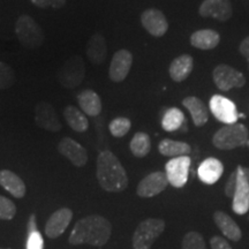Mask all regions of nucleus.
Wrapping results in <instances>:
<instances>
[{
  "instance_id": "obj_30",
  "label": "nucleus",
  "mask_w": 249,
  "mask_h": 249,
  "mask_svg": "<svg viewBox=\"0 0 249 249\" xmlns=\"http://www.w3.org/2000/svg\"><path fill=\"white\" fill-rule=\"evenodd\" d=\"M130 126H132V123L128 118L118 117L111 121L108 124V129L114 138H123L129 132Z\"/></svg>"
},
{
  "instance_id": "obj_16",
  "label": "nucleus",
  "mask_w": 249,
  "mask_h": 249,
  "mask_svg": "<svg viewBox=\"0 0 249 249\" xmlns=\"http://www.w3.org/2000/svg\"><path fill=\"white\" fill-rule=\"evenodd\" d=\"M58 151L76 167H83L88 161V151L86 148L71 138H64L59 142Z\"/></svg>"
},
{
  "instance_id": "obj_35",
  "label": "nucleus",
  "mask_w": 249,
  "mask_h": 249,
  "mask_svg": "<svg viewBox=\"0 0 249 249\" xmlns=\"http://www.w3.org/2000/svg\"><path fill=\"white\" fill-rule=\"evenodd\" d=\"M27 249H43V239L39 232H30L29 236H28Z\"/></svg>"
},
{
  "instance_id": "obj_26",
  "label": "nucleus",
  "mask_w": 249,
  "mask_h": 249,
  "mask_svg": "<svg viewBox=\"0 0 249 249\" xmlns=\"http://www.w3.org/2000/svg\"><path fill=\"white\" fill-rule=\"evenodd\" d=\"M64 117L66 119L68 126L77 133H85L89 128V120L82 111L79 108L68 105L64 110Z\"/></svg>"
},
{
  "instance_id": "obj_31",
  "label": "nucleus",
  "mask_w": 249,
  "mask_h": 249,
  "mask_svg": "<svg viewBox=\"0 0 249 249\" xmlns=\"http://www.w3.org/2000/svg\"><path fill=\"white\" fill-rule=\"evenodd\" d=\"M182 249H207L205 241L198 232H188L183 236Z\"/></svg>"
},
{
  "instance_id": "obj_37",
  "label": "nucleus",
  "mask_w": 249,
  "mask_h": 249,
  "mask_svg": "<svg viewBox=\"0 0 249 249\" xmlns=\"http://www.w3.org/2000/svg\"><path fill=\"white\" fill-rule=\"evenodd\" d=\"M210 246L211 249H232L226 239L222 238V236H213L210 239Z\"/></svg>"
},
{
  "instance_id": "obj_27",
  "label": "nucleus",
  "mask_w": 249,
  "mask_h": 249,
  "mask_svg": "<svg viewBox=\"0 0 249 249\" xmlns=\"http://www.w3.org/2000/svg\"><path fill=\"white\" fill-rule=\"evenodd\" d=\"M158 150L163 156L166 157H180V156H188L191 154L192 148L188 143L174 141V140L165 139L160 141V145H158Z\"/></svg>"
},
{
  "instance_id": "obj_2",
  "label": "nucleus",
  "mask_w": 249,
  "mask_h": 249,
  "mask_svg": "<svg viewBox=\"0 0 249 249\" xmlns=\"http://www.w3.org/2000/svg\"><path fill=\"white\" fill-rule=\"evenodd\" d=\"M96 176L99 186L108 193H120L128 186V176L118 157L110 150H103L97 157Z\"/></svg>"
},
{
  "instance_id": "obj_32",
  "label": "nucleus",
  "mask_w": 249,
  "mask_h": 249,
  "mask_svg": "<svg viewBox=\"0 0 249 249\" xmlns=\"http://www.w3.org/2000/svg\"><path fill=\"white\" fill-rule=\"evenodd\" d=\"M15 74L13 68L4 61H0V90L8 89L14 85Z\"/></svg>"
},
{
  "instance_id": "obj_33",
  "label": "nucleus",
  "mask_w": 249,
  "mask_h": 249,
  "mask_svg": "<svg viewBox=\"0 0 249 249\" xmlns=\"http://www.w3.org/2000/svg\"><path fill=\"white\" fill-rule=\"evenodd\" d=\"M17 214V205L9 198L0 195V220H12Z\"/></svg>"
},
{
  "instance_id": "obj_20",
  "label": "nucleus",
  "mask_w": 249,
  "mask_h": 249,
  "mask_svg": "<svg viewBox=\"0 0 249 249\" xmlns=\"http://www.w3.org/2000/svg\"><path fill=\"white\" fill-rule=\"evenodd\" d=\"M0 186L15 198H22L27 193L23 180L9 170H0Z\"/></svg>"
},
{
  "instance_id": "obj_8",
  "label": "nucleus",
  "mask_w": 249,
  "mask_h": 249,
  "mask_svg": "<svg viewBox=\"0 0 249 249\" xmlns=\"http://www.w3.org/2000/svg\"><path fill=\"white\" fill-rule=\"evenodd\" d=\"M213 77L217 88L223 91H229L234 88H242L246 85V77L244 74L229 65L217 66L213 70Z\"/></svg>"
},
{
  "instance_id": "obj_17",
  "label": "nucleus",
  "mask_w": 249,
  "mask_h": 249,
  "mask_svg": "<svg viewBox=\"0 0 249 249\" xmlns=\"http://www.w3.org/2000/svg\"><path fill=\"white\" fill-rule=\"evenodd\" d=\"M198 13L204 18H213L220 22H225L231 18L233 9L230 0H204Z\"/></svg>"
},
{
  "instance_id": "obj_1",
  "label": "nucleus",
  "mask_w": 249,
  "mask_h": 249,
  "mask_svg": "<svg viewBox=\"0 0 249 249\" xmlns=\"http://www.w3.org/2000/svg\"><path fill=\"white\" fill-rule=\"evenodd\" d=\"M112 234L110 220L99 214H91L77 220L68 241L71 245H90L103 247L107 244Z\"/></svg>"
},
{
  "instance_id": "obj_19",
  "label": "nucleus",
  "mask_w": 249,
  "mask_h": 249,
  "mask_svg": "<svg viewBox=\"0 0 249 249\" xmlns=\"http://www.w3.org/2000/svg\"><path fill=\"white\" fill-rule=\"evenodd\" d=\"M87 57L93 65L104 64L107 57V40L102 34H93L87 44Z\"/></svg>"
},
{
  "instance_id": "obj_11",
  "label": "nucleus",
  "mask_w": 249,
  "mask_h": 249,
  "mask_svg": "<svg viewBox=\"0 0 249 249\" xmlns=\"http://www.w3.org/2000/svg\"><path fill=\"white\" fill-rule=\"evenodd\" d=\"M167 185H169V180L166 178V174L165 172L157 171V172L148 174L140 181L138 188H136V194L143 198L154 197L164 192Z\"/></svg>"
},
{
  "instance_id": "obj_12",
  "label": "nucleus",
  "mask_w": 249,
  "mask_h": 249,
  "mask_svg": "<svg viewBox=\"0 0 249 249\" xmlns=\"http://www.w3.org/2000/svg\"><path fill=\"white\" fill-rule=\"evenodd\" d=\"M35 123L39 128L49 132H59L62 128L53 105L49 102H39L35 107Z\"/></svg>"
},
{
  "instance_id": "obj_29",
  "label": "nucleus",
  "mask_w": 249,
  "mask_h": 249,
  "mask_svg": "<svg viewBox=\"0 0 249 249\" xmlns=\"http://www.w3.org/2000/svg\"><path fill=\"white\" fill-rule=\"evenodd\" d=\"M185 123V114L177 107H171L164 113L161 119V127L166 132H176Z\"/></svg>"
},
{
  "instance_id": "obj_21",
  "label": "nucleus",
  "mask_w": 249,
  "mask_h": 249,
  "mask_svg": "<svg viewBox=\"0 0 249 249\" xmlns=\"http://www.w3.org/2000/svg\"><path fill=\"white\" fill-rule=\"evenodd\" d=\"M77 103L81 110L89 117H97L102 112V99L96 91L87 89L77 95Z\"/></svg>"
},
{
  "instance_id": "obj_5",
  "label": "nucleus",
  "mask_w": 249,
  "mask_h": 249,
  "mask_svg": "<svg viewBox=\"0 0 249 249\" xmlns=\"http://www.w3.org/2000/svg\"><path fill=\"white\" fill-rule=\"evenodd\" d=\"M166 224L160 218H148L136 227L133 234V249H150L164 232Z\"/></svg>"
},
{
  "instance_id": "obj_13",
  "label": "nucleus",
  "mask_w": 249,
  "mask_h": 249,
  "mask_svg": "<svg viewBox=\"0 0 249 249\" xmlns=\"http://www.w3.org/2000/svg\"><path fill=\"white\" fill-rule=\"evenodd\" d=\"M133 64V55L128 50H119L116 52L111 60L110 68H108V77L113 82L119 83L128 76L130 68Z\"/></svg>"
},
{
  "instance_id": "obj_3",
  "label": "nucleus",
  "mask_w": 249,
  "mask_h": 249,
  "mask_svg": "<svg viewBox=\"0 0 249 249\" xmlns=\"http://www.w3.org/2000/svg\"><path fill=\"white\" fill-rule=\"evenodd\" d=\"M15 35L24 48L35 50L43 45L45 35L39 24L29 15H21L15 23Z\"/></svg>"
},
{
  "instance_id": "obj_14",
  "label": "nucleus",
  "mask_w": 249,
  "mask_h": 249,
  "mask_svg": "<svg viewBox=\"0 0 249 249\" xmlns=\"http://www.w3.org/2000/svg\"><path fill=\"white\" fill-rule=\"evenodd\" d=\"M71 219L73 211L70 208H60L50 216L45 224V234L50 239H57L67 230Z\"/></svg>"
},
{
  "instance_id": "obj_4",
  "label": "nucleus",
  "mask_w": 249,
  "mask_h": 249,
  "mask_svg": "<svg viewBox=\"0 0 249 249\" xmlns=\"http://www.w3.org/2000/svg\"><path fill=\"white\" fill-rule=\"evenodd\" d=\"M248 142V129L242 124H226L218 129L213 138V143L220 150H232L242 147Z\"/></svg>"
},
{
  "instance_id": "obj_18",
  "label": "nucleus",
  "mask_w": 249,
  "mask_h": 249,
  "mask_svg": "<svg viewBox=\"0 0 249 249\" xmlns=\"http://www.w3.org/2000/svg\"><path fill=\"white\" fill-rule=\"evenodd\" d=\"M224 172V165L217 158L210 157L204 160L200 164L197 170L198 178L205 185H213L222 178Z\"/></svg>"
},
{
  "instance_id": "obj_36",
  "label": "nucleus",
  "mask_w": 249,
  "mask_h": 249,
  "mask_svg": "<svg viewBox=\"0 0 249 249\" xmlns=\"http://www.w3.org/2000/svg\"><path fill=\"white\" fill-rule=\"evenodd\" d=\"M236 188V170L233 172L231 176H230L229 180H227L226 185H225V195L229 198H232L233 195H234Z\"/></svg>"
},
{
  "instance_id": "obj_34",
  "label": "nucleus",
  "mask_w": 249,
  "mask_h": 249,
  "mask_svg": "<svg viewBox=\"0 0 249 249\" xmlns=\"http://www.w3.org/2000/svg\"><path fill=\"white\" fill-rule=\"evenodd\" d=\"M30 1L39 8L60 9L66 5V0H30Z\"/></svg>"
},
{
  "instance_id": "obj_10",
  "label": "nucleus",
  "mask_w": 249,
  "mask_h": 249,
  "mask_svg": "<svg viewBox=\"0 0 249 249\" xmlns=\"http://www.w3.org/2000/svg\"><path fill=\"white\" fill-rule=\"evenodd\" d=\"M209 107L213 117L225 124H236L239 119L234 103L222 95H213L210 99Z\"/></svg>"
},
{
  "instance_id": "obj_39",
  "label": "nucleus",
  "mask_w": 249,
  "mask_h": 249,
  "mask_svg": "<svg viewBox=\"0 0 249 249\" xmlns=\"http://www.w3.org/2000/svg\"><path fill=\"white\" fill-rule=\"evenodd\" d=\"M0 249H9V248H0Z\"/></svg>"
},
{
  "instance_id": "obj_22",
  "label": "nucleus",
  "mask_w": 249,
  "mask_h": 249,
  "mask_svg": "<svg viewBox=\"0 0 249 249\" xmlns=\"http://www.w3.org/2000/svg\"><path fill=\"white\" fill-rule=\"evenodd\" d=\"M213 220L216 223L218 229L222 231L224 235L230 240L238 242L241 239L242 233L240 227L238 226L234 220L232 219L231 216L223 213V211H216L213 213Z\"/></svg>"
},
{
  "instance_id": "obj_15",
  "label": "nucleus",
  "mask_w": 249,
  "mask_h": 249,
  "mask_svg": "<svg viewBox=\"0 0 249 249\" xmlns=\"http://www.w3.org/2000/svg\"><path fill=\"white\" fill-rule=\"evenodd\" d=\"M141 23L143 28L154 37H161L169 29V22L164 13L160 9H145L141 15Z\"/></svg>"
},
{
  "instance_id": "obj_7",
  "label": "nucleus",
  "mask_w": 249,
  "mask_h": 249,
  "mask_svg": "<svg viewBox=\"0 0 249 249\" xmlns=\"http://www.w3.org/2000/svg\"><path fill=\"white\" fill-rule=\"evenodd\" d=\"M232 209L236 214H245L249 210V169L238 166L236 188L232 197Z\"/></svg>"
},
{
  "instance_id": "obj_23",
  "label": "nucleus",
  "mask_w": 249,
  "mask_h": 249,
  "mask_svg": "<svg viewBox=\"0 0 249 249\" xmlns=\"http://www.w3.org/2000/svg\"><path fill=\"white\" fill-rule=\"evenodd\" d=\"M194 67V59L189 54H182L171 62L169 71L171 79L176 82H181L191 75Z\"/></svg>"
},
{
  "instance_id": "obj_24",
  "label": "nucleus",
  "mask_w": 249,
  "mask_h": 249,
  "mask_svg": "<svg viewBox=\"0 0 249 249\" xmlns=\"http://www.w3.org/2000/svg\"><path fill=\"white\" fill-rule=\"evenodd\" d=\"M182 105L189 111L195 126L201 127L208 123V120H209V110L200 98L193 97V96L186 97L182 101Z\"/></svg>"
},
{
  "instance_id": "obj_9",
  "label": "nucleus",
  "mask_w": 249,
  "mask_h": 249,
  "mask_svg": "<svg viewBox=\"0 0 249 249\" xmlns=\"http://www.w3.org/2000/svg\"><path fill=\"white\" fill-rule=\"evenodd\" d=\"M191 157L180 156L172 158L165 165V174L171 186L176 188H182L187 183L191 167Z\"/></svg>"
},
{
  "instance_id": "obj_25",
  "label": "nucleus",
  "mask_w": 249,
  "mask_h": 249,
  "mask_svg": "<svg viewBox=\"0 0 249 249\" xmlns=\"http://www.w3.org/2000/svg\"><path fill=\"white\" fill-rule=\"evenodd\" d=\"M219 34L211 29L197 30L191 36V44L200 50H213L219 44Z\"/></svg>"
},
{
  "instance_id": "obj_38",
  "label": "nucleus",
  "mask_w": 249,
  "mask_h": 249,
  "mask_svg": "<svg viewBox=\"0 0 249 249\" xmlns=\"http://www.w3.org/2000/svg\"><path fill=\"white\" fill-rule=\"evenodd\" d=\"M239 51H240V53L246 58V60L248 62V67H249V36L246 37V38L240 43Z\"/></svg>"
},
{
  "instance_id": "obj_28",
  "label": "nucleus",
  "mask_w": 249,
  "mask_h": 249,
  "mask_svg": "<svg viewBox=\"0 0 249 249\" xmlns=\"http://www.w3.org/2000/svg\"><path fill=\"white\" fill-rule=\"evenodd\" d=\"M129 148L132 154L138 158L145 157L151 150L150 138L147 133L139 132L133 136L132 141L129 143Z\"/></svg>"
},
{
  "instance_id": "obj_6",
  "label": "nucleus",
  "mask_w": 249,
  "mask_h": 249,
  "mask_svg": "<svg viewBox=\"0 0 249 249\" xmlns=\"http://www.w3.org/2000/svg\"><path fill=\"white\" fill-rule=\"evenodd\" d=\"M86 75V68L83 59L80 55H73L62 65L58 73V81L62 87L74 89L82 83Z\"/></svg>"
}]
</instances>
